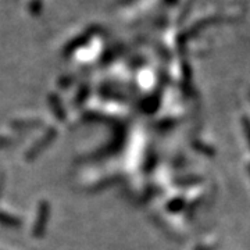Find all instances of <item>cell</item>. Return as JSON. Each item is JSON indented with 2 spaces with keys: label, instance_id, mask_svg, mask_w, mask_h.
Segmentation results:
<instances>
[{
  "label": "cell",
  "instance_id": "obj_1",
  "mask_svg": "<svg viewBox=\"0 0 250 250\" xmlns=\"http://www.w3.org/2000/svg\"><path fill=\"white\" fill-rule=\"evenodd\" d=\"M243 128H245V134L248 136V142H249V146H250V121L248 118H245L243 120Z\"/></svg>",
  "mask_w": 250,
  "mask_h": 250
},
{
  "label": "cell",
  "instance_id": "obj_2",
  "mask_svg": "<svg viewBox=\"0 0 250 250\" xmlns=\"http://www.w3.org/2000/svg\"><path fill=\"white\" fill-rule=\"evenodd\" d=\"M249 174H250V166H249Z\"/></svg>",
  "mask_w": 250,
  "mask_h": 250
}]
</instances>
